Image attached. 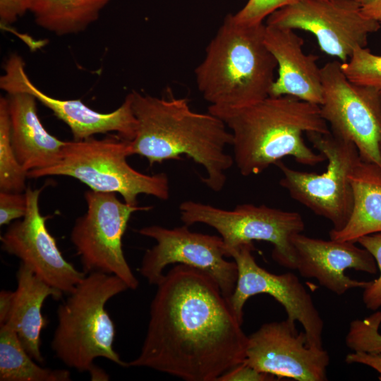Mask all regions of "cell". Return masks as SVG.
<instances>
[{
  "label": "cell",
  "mask_w": 381,
  "mask_h": 381,
  "mask_svg": "<svg viewBox=\"0 0 381 381\" xmlns=\"http://www.w3.org/2000/svg\"><path fill=\"white\" fill-rule=\"evenodd\" d=\"M16 279L13 307L4 325L15 330L27 353L42 363L44 359L40 351V334L47 325L42 308L48 297L58 300L64 293L37 277L22 262L16 272Z\"/></svg>",
  "instance_id": "obj_20"
},
{
  "label": "cell",
  "mask_w": 381,
  "mask_h": 381,
  "mask_svg": "<svg viewBox=\"0 0 381 381\" xmlns=\"http://www.w3.org/2000/svg\"><path fill=\"white\" fill-rule=\"evenodd\" d=\"M28 11V0H0L1 25L13 23Z\"/></svg>",
  "instance_id": "obj_31"
},
{
  "label": "cell",
  "mask_w": 381,
  "mask_h": 381,
  "mask_svg": "<svg viewBox=\"0 0 381 381\" xmlns=\"http://www.w3.org/2000/svg\"><path fill=\"white\" fill-rule=\"evenodd\" d=\"M275 377L272 375L260 372L243 362L226 372L217 381H270L275 380Z\"/></svg>",
  "instance_id": "obj_30"
},
{
  "label": "cell",
  "mask_w": 381,
  "mask_h": 381,
  "mask_svg": "<svg viewBox=\"0 0 381 381\" xmlns=\"http://www.w3.org/2000/svg\"><path fill=\"white\" fill-rule=\"evenodd\" d=\"M27 211V198L24 193L0 191V225H9L22 219Z\"/></svg>",
  "instance_id": "obj_29"
},
{
  "label": "cell",
  "mask_w": 381,
  "mask_h": 381,
  "mask_svg": "<svg viewBox=\"0 0 381 381\" xmlns=\"http://www.w3.org/2000/svg\"><path fill=\"white\" fill-rule=\"evenodd\" d=\"M127 289L126 284L115 275L87 274L58 307L51 342L56 357L79 372L88 371L99 357L127 367L114 349L115 326L105 308L111 298Z\"/></svg>",
  "instance_id": "obj_5"
},
{
  "label": "cell",
  "mask_w": 381,
  "mask_h": 381,
  "mask_svg": "<svg viewBox=\"0 0 381 381\" xmlns=\"http://www.w3.org/2000/svg\"><path fill=\"white\" fill-rule=\"evenodd\" d=\"M179 212L186 225L202 223L214 229L224 241L226 257L229 250L241 244L262 241L273 246L272 257L275 262L296 269L292 238L305 229L297 212L250 203L227 210L193 200L181 202Z\"/></svg>",
  "instance_id": "obj_8"
},
{
  "label": "cell",
  "mask_w": 381,
  "mask_h": 381,
  "mask_svg": "<svg viewBox=\"0 0 381 381\" xmlns=\"http://www.w3.org/2000/svg\"><path fill=\"white\" fill-rule=\"evenodd\" d=\"M244 362L279 378L297 381L327 380L329 356L324 348L311 346L305 332L287 319L263 324L248 336Z\"/></svg>",
  "instance_id": "obj_14"
},
{
  "label": "cell",
  "mask_w": 381,
  "mask_h": 381,
  "mask_svg": "<svg viewBox=\"0 0 381 381\" xmlns=\"http://www.w3.org/2000/svg\"><path fill=\"white\" fill-rule=\"evenodd\" d=\"M1 381H70L66 369L43 368L25 350L15 330L0 325Z\"/></svg>",
  "instance_id": "obj_23"
},
{
  "label": "cell",
  "mask_w": 381,
  "mask_h": 381,
  "mask_svg": "<svg viewBox=\"0 0 381 381\" xmlns=\"http://www.w3.org/2000/svg\"><path fill=\"white\" fill-rule=\"evenodd\" d=\"M267 25L313 33L325 54L347 61L381 24L365 17L356 0H297L267 17Z\"/></svg>",
  "instance_id": "obj_12"
},
{
  "label": "cell",
  "mask_w": 381,
  "mask_h": 381,
  "mask_svg": "<svg viewBox=\"0 0 381 381\" xmlns=\"http://www.w3.org/2000/svg\"><path fill=\"white\" fill-rule=\"evenodd\" d=\"M313 147L327 161L321 174L293 169L282 162L275 164L282 173L279 183L291 198L315 214L329 220L332 230L341 229L353 207L350 175L361 157L356 145L331 131L306 133Z\"/></svg>",
  "instance_id": "obj_7"
},
{
  "label": "cell",
  "mask_w": 381,
  "mask_h": 381,
  "mask_svg": "<svg viewBox=\"0 0 381 381\" xmlns=\"http://www.w3.org/2000/svg\"><path fill=\"white\" fill-rule=\"evenodd\" d=\"M353 207L349 219L339 231H329L330 239L355 242L381 232V169L362 159L350 175Z\"/></svg>",
  "instance_id": "obj_21"
},
{
  "label": "cell",
  "mask_w": 381,
  "mask_h": 381,
  "mask_svg": "<svg viewBox=\"0 0 381 381\" xmlns=\"http://www.w3.org/2000/svg\"><path fill=\"white\" fill-rule=\"evenodd\" d=\"M230 130L233 159L243 176L260 174L285 157L315 166L325 160L305 143L303 134L328 133L319 105L291 96L268 97L248 107L230 109L209 106Z\"/></svg>",
  "instance_id": "obj_3"
},
{
  "label": "cell",
  "mask_w": 381,
  "mask_h": 381,
  "mask_svg": "<svg viewBox=\"0 0 381 381\" xmlns=\"http://www.w3.org/2000/svg\"><path fill=\"white\" fill-rule=\"evenodd\" d=\"M345 361L349 364L359 363L373 368L380 373V379L381 380V352L373 353L353 351L347 354Z\"/></svg>",
  "instance_id": "obj_32"
},
{
  "label": "cell",
  "mask_w": 381,
  "mask_h": 381,
  "mask_svg": "<svg viewBox=\"0 0 381 381\" xmlns=\"http://www.w3.org/2000/svg\"><path fill=\"white\" fill-rule=\"evenodd\" d=\"M341 68L349 81L381 93V56L366 47H357L347 61L341 63Z\"/></svg>",
  "instance_id": "obj_25"
},
{
  "label": "cell",
  "mask_w": 381,
  "mask_h": 381,
  "mask_svg": "<svg viewBox=\"0 0 381 381\" xmlns=\"http://www.w3.org/2000/svg\"><path fill=\"white\" fill-rule=\"evenodd\" d=\"M188 226L183 224L169 229L151 225L139 229L140 234L156 241L143 257L140 274L150 284L157 285L167 266L188 265L208 274L229 299L236 286L238 270L234 260L226 259L222 238L220 236L193 232Z\"/></svg>",
  "instance_id": "obj_11"
},
{
  "label": "cell",
  "mask_w": 381,
  "mask_h": 381,
  "mask_svg": "<svg viewBox=\"0 0 381 381\" xmlns=\"http://www.w3.org/2000/svg\"><path fill=\"white\" fill-rule=\"evenodd\" d=\"M265 30L263 23L246 25L226 16L195 70L210 106L238 109L269 97L277 64L265 44Z\"/></svg>",
  "instance_id": "obj_4"
},
{
  "label": "cell",
  "mask_w": 381,
  "mask_h": 381,
  "mask_svg": "<svg viewBox=\"0 0 381 381\" xmlns=\"http://www.w3.org/2000/svg\"><path fill=\"white\" fill-rule=\"evenodd\" d=\"M341 63L321 68V115L332 133L352 142L363 161L381 169V93L349 81Z\"/></svg>",
  "instance_id": "obj_10"
},
{
  "label": "cell",
  "mask_w": 381,
  "mask_h": 381,
  "mask_svg": "<svg viewBox=\"0 0 381 381\" xmlns=\"http://www.w3.org/2000/svg\"><path fill=\"white\" fill-rule=\"evenodd\" d=\"M84 198L87 210L75 219L71 232L83 271L115 275L129 289H136L139 282L125 258L122 238L131 214L151 207L131 205L116 193L91 189L85 192Z\"/></svg>",
  "instance_id": "obj_9"
},
{
  "label": "cell",
  "mask_w": 381,
  "mask_h": 381,
  "mask_svg": "<svg viewBox=\"0 0 381 381\" xmlns=\"http://www.w3.org/2000/svg\"><path fill=\"white\" fill-rule=\"evenodd\" d=\"M254 250L253 243H247L227 253L238 270L236 286L229 298L237 318L243 323V309L249 298L268 294L284 308L291 323L301 324L311 346L323 348L324 322L310 294L293 272L276 274L261 267L253 255Z\"/></svg>",
  "instance_id": "obj_13"
},
{
  "label": "cell",
  "mask_w": 381,
  "mask_h": 381,
  "mask_svg": "<svg viewBox=\"0 0 381 381\" xmlns=\"http://www.w3.org/2000/svg\"><path fill=\"white\" fill-rule=\"evenodd\" d=\"M42 188H27L25 215L8 225L1 236V248L20 260L44 282L69 294L86 276L63 256L41 214L39 198Z\"/></svg>",
  "instance_id": "obj_15"
},
{
  "label": "cell",
  "mask_w": 381,
  "mask_h": 381,
  "mask_svg": "<svg viewBox=\"0 0 381 381\" xmlns=\"http://www.w3.org/2000/svg\"><path fill=\"white\" fill-rule=\"evenodd\" d=\"M138 121L131 141L133 155L146 158L150 165L180 159L185 155L201 165L203 183L219 192L226 181V172L234 164L226 152L233 136L216 116L193 111L185 98H159L136 91L129 93Z\"/></svg>",
  "instance_id": "obj_2"
},
{
  "label": "cell",
  "mask_w": 381,
  "mask_h": 381,
  "mask_svg": "<svg viewBox=\"0 0 381 381\" xmlns=\"http://www.w3.org/2000/svg\"><path fill=\"white\" fill-rule=\"evenodd\" d=\"M28 172L20 164L11 142L6 97L0 98V191H25Z\"/></svg>",
  "instance_id": "obj_24"
},
{
  "label": "cell",
  "mask_w": 381,
  "mask_h": 381,
  "mask_svg": "<svg viewBox=\"0 0 381 381\" xmlns=\"http://www.w3.org/2000/svg\"><path fill=\"white\" fill-rule=\"evenodd\" d=\"M264 41L278 67L269 96L288 95L320 106L322 85L318 56L303 52V40L292 29L265 25Z\"/></svg>",
  "instance_id": "obj_18"
},
{
  "label": "cell",
  "mask_w": 381,
  "mask_h": 381,
  "mask_svg": "<svg viewBox=\"0 0 381 381\" xmlns=\"http://www.w3.org/2000/svg\"><path fill=\"white\" fill-rule=\"evenodd\" d=\"M92 380H109V375L104 372V370L97 367L95 364L88 370Z\"/></svg>",
  "instance_id": "obj_35"
},
{
  "label": "cell",
  "mask_w": 381,
  "mask_h": 381,
  "mask_svg": "<svg viewBox=\"0 0 381 381\" xmlns=\"http://www.w3.org/2000/svg\"><path fill=\"white\" fill-rule=\"evenodd\" d=\"M131 143L118 135L103 139L93 137L66 141L54 165L28 172L29 179L65 176L85 183L91 190L121 195L125 202L138 205V196L145 194L159 200L169 198V181L165 173L145 174L127 162Z\"/></svg>",
  "instance_id": "obj_6"
},
{
  "label": "cell",
  "mask_w": 381,
  "mask_h": 381,
  "mask_svg": "<svg viewBox=\"0 0 381 381\" xmlns=\"http://www.w3.org/2000/svg\"><path fill=\"white\" fill-rule=\"evenodd\" d=\"M15 291L2 290L0 292V325H4L11 313Z\"/></svg>",
  "instance_id": "obj_34"
},
{
  "label": "cell",
  "mask_w": 381,
  "mask_h": 381,
  "mask_svg": "<svg viewBox=\"0 0 381 381\" xmlns=\"http://www.w3.org/2000/svg\"><path fill=\"white\" fill-rule=\"evenodd\" d=\"M0 78V87L8 94L27 92L49 109L70 128L73 140H83L96 134L115 132L121 138L131 141L136 135L138 121L128 94L122 104L109 113L96 111L80 99H60L39 90L29 79L23 59L17 54L9 56Z\"/></svg>",
  "instance_id": "obj_16"
},
{
  "label": "cell",
  "mask_w": 381,
  "mask_h": 381,
  "mask_svg": "<svg viewBox=\"0 0 381 381\" xmlns=\"http://www.w3.org/2000/svg\"><path fill=\"white\" fill-rule=\"evenodd\" d=\"M111 0H28V11L41 28L57 35L85 30Z\"/></svg>",
  "instance_id": "obj_22"
},
{
  "label": "cell",
  "mask_w": 381,
  "mask_h": 381,
  "mask_svg": "<svg viewBox=\"0 0 381 381\" xmlns=\"http://www.w3.org/2000/svg\"><path fill=\"white\" fill-rule=\"evenodd\" d=\"M6 99L11 142L21 166L28 172L57 163L66 141L46 131L37 114L36 98L20 92L8 94Z\"/></svg>",
  "instance_id": "obj_19"
},
{
  "label": "cell",
  "mask_w": 381,
  "mask_h": 381,
  "mask_svg": "<svg viewBox=\"0 0 381 381\" xmlns=\"http://www.w3.org/2000/svg\"><path fill=\"white\" fill-rule=\"evenodd\" d=\"M356 243L371 253L380 271L378 278L370 281L363 292V301L365 307L376 311L381 308V232L363 236Z\"/></svg>",
  "instance_id": "obj_27"
},
{
  "label": "cell",
  "mask_w": 381,
  "mask_h": 381,
  "mask_svg": "<svg viewBox=\"0 0 381 381\" xmlns=\"http://www.w3.org/2000/svg\"><path fill=\"white\" fill-rule=\"evenodd\" d=\"M156 286L140 352L127 368H147L186 381H217L244 362L248 336L208 274L176 264Z\"/></svg>",
  "instance_id": "obj_1"
},
{
  "label": "cell",
  "mask_w": 381,
  "mask_h": 381,
  "mask_svg": "<svg viewBox=\"0 0 381 381\" xmlns=\"http://www.w3.org/2000/svg\"><path fill=\"white\" fill-rule=\"evenodd\" d=\"M363 14L381 24V0H356Z\"/></svg>",
  "instance_id": "obj_33"
},
{
  "label": "cell",
  "mask_w": 381,
  "mask_h": 381,
  "mask_svg": "<svg viewBox=\"0 0 381 381\" xmlns=\"http://www.w3.org/2000/svg\"><path fill=\"white\" fill-rule=\"evenodd\" d=\"M381 311H375L362 320H354L349 324L345 341L353 351L366 353L381 352Z\"/></svg>",
  "instance_id": "obj_26"
},
{
  "label": "cell",
  "mask_w": 381,
  "mask_h": 381,
  "mask_svg": "<svg viewBox=\"0 0 381 381\" xmlns=\"http://www.w3.org/2000/svg\"><path fill=\"white\" fill-rule=\"evenodd\" d=\"M297 0H248L236 13L234 20L246 25L263 23V20L278 9L291 4Z\"/></svg>",
  "instance_id": "obj_28"
},
{
  "label": "cell",
  "mask_w": 381,
  "mask_h": 381,
  "mask_svg": "<svg viewBox=\"0 0 381 381\" xmlns=\"http://www.w3.org/2000/svg\"><path fill=\"white\" fill-rule=\"evenodd\" d=\"M296 269L306 278H314L320 285L337 295L352 289L367 287L370 282L351 279L345 271L353 269L369 274L377 272L371 253L355 242L329 241L296 234L292 238Z\"/></svg>",
  "instance_id": "obj_17"
}]
</instances>
